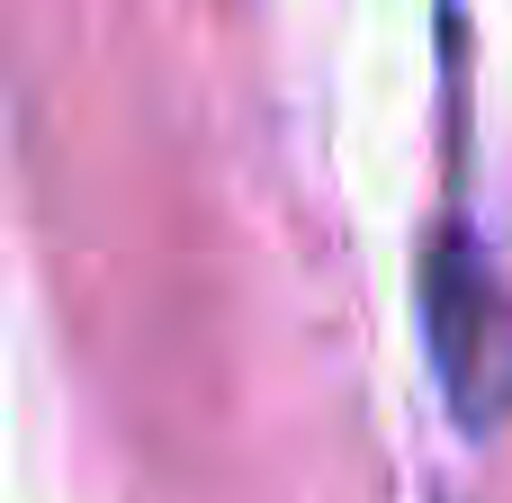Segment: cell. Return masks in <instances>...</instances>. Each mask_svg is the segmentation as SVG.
<instances>
[{"label":"cell","instance_id":"obj_1","mask_svg":"<svg viewBox=\"0 0 512 503\" xmlns=\"http://www.w3.org/2000/svg\"><path fill=\"white\" fill-rule=\"evenodd\" d=\"M504 333H512V306L477 279L468 243H450L441 270H432V351H441V378H450L459 414H495V405H512Z\"/></svg>","mask_w":512,"mask_h":503}]
</instances>
